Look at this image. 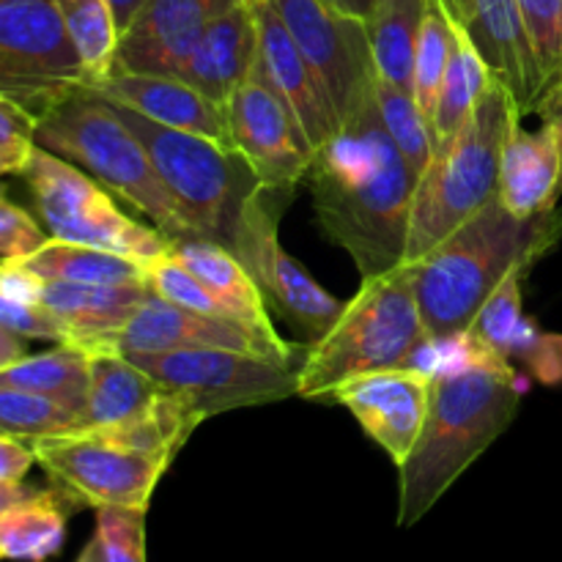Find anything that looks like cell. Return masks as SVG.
I'll list each match as a JSON object with an SVG mask.
<instances>
[{
	"label": "cell",
	"mask_w": 562,
	"mask_h": 562,
	"mask_svg": "<svg viewBox=\"0 0 562 562\" xmlns=\"http://www.w3.org/2000/svg\"><path fill=\"white\" fill-rule=\"evenodd\" d=\"M108 562H146V510L97 508V532Z\"/></svg>",
	"instance_id": "cell-38"
},
{
	"label": "cell",
	"mask_w": 562,
	"mask_h": 562,
	"mask_svg": "<svg viewBox=\"0 0 562 562\" xmlns=\"http://www.w3.org/2000/svg\"><path fill=\"white\" fill-rule=\"evenodd\" d=\"M148 291H151L148 283L102 285L42 280L36 302L64 324L69 333L66 344L97 355V351H110L119 329L130 322Z\"/></svg>",
	"instance_id": "cell-21"
},
{
	"label": "cell",
	"mask_w": 562,
	"mask_h": 562,
	"mask_svg": "<svg viewBox=\"0 0 562 562\" xmlns=\"http://www.w3.org/2000/svg\"><path fill=\"white\" fill-rule=\"evenodd\" d=\"M69 508H77L58 488L33 492L0 516V560L47 562L64 549Z\"/></svg>",
	"instance_id": "cell-28"
},
{
	"label": "cell",
	"mask_w": 562,
	"mask_h": 562,
	"mask_svg": "<svg viewBox=\"0 0 562 562\" xmlns=\"http://www.w3.org/2000/svg\"><path fill=\"white\" fill-rule=\"evenodd\" d=\"M36 113L0 91V148L5 151H33L36 146Z\"/></svg>",
	"instance_id": "cell-41"
},
{
	"label": "cell",
	"mask_w": 562,
	"mask_h": 562,
	"mask_svg": "<svg viewBox=\"0 0 562 562\" xmlns=\"http://www.w3.org/2000/svg\"><path fill=\"white\" fill-rule=\"evenodd\" d=\"M519 11L547 91L562 80V0H519Z\"/></svg>",
	"instance_id": "cell-37"
},
{
	"label": "cell",
	"mask_w": 562,
	"mask_h": 562,
	"mask_svg": "<svg viewBox=\"0 0 562 562\" xmlns=\"http://www.w3.org/2000/svg\"><path fill=\"white\" fill-rule=\"evenodd\" d=\"M110 102V99H108ZM113 104L146 148L154 170L201 239L228 247L241 209L261 181L236 148L195 132L162 126L124 104Z\"/></svg>",
	"instance_id": "cell-7"
},
{
	"label": "cell",
	"mask_w": 562,
	"mask_h": 562,
	"mask_svg": "<svg viewBox=\"0 0 562 562\" xmlns=\"http://www.w3.org/2000/svg\"><path fill=\"white\" fill-rule=\"evenodd\" d=\"M530 269L519 267L492 291L486 305L477 311L470 333L483 346L508 360L519 362L536 382L562 384V335L543 333L525 311H521V283Z\"/></svg>",
	"instance_id": "cell-19"
},
{
	"label": "cell",
	"mask_w": 562,
	"mask_h": 562,
	"mask_svg": "<svg viewBox=\"0 0 562 562\" xmlns=\"http://www.w3.org/2000/svg\"><path fill=\"white\" fill-rule=\"evenodd\" d=\"M431 398V376L417 368L362 373L346 379L333 393V401L355 415L366 437H371L395 467L406 461L420 439Z\"/></svg>",
	"instance_id": "cell-16"
},
{
	"label": "cell",
	"mask_w": 562,
	"mask_h": 562,
	"mask_svg": "<svg viewBox=\"0 0 562 562\" xmlns=\"http://www.w3.org/2000/svg\"><path fill=\"white\" fill-rule=\"evenodd\" d=\"M521 115L510 88L492 77L464 126L434 148L431 162L417 179L404 263L434 250L497 195L505 143Z\"/></svg>",
	"instance_id": "cell-4"
},
{
	"label": "cell",
	"mask_w": 562,
	"mask_h": 562,
	"mask_svg": "<svg viewBox=\"0 0 562 562\" xmlns=\"http://www.w3.org/2000/svg\"><path fill=\"white\" fill-rule=\"evenodd\" d=\"M22 357H27L25 338L20 333H14V329L5 327V324H0V371L20 362Z\"/></svg>",
	"instance_id": "cell-44"
},
{
	"label": "cell",
	"mask_w": 562,
	"mask_h": 562,
	"mask_svg": "<svg viewBox=\"0 0 562 562\" xmlns=\"http://www.w3.org/2000/svg\"><path fill=\"white\" fill-rule=\"evenodd\" d=\"M20 176L53 239L121 252L137 261H151L168 252L170 239L162 231L126 217L110 198L108 187L58 154L36 146Z\"/></svg>",
	"instance_id": "cell-8"
},
{
	"label": "cell",
	"mask_w": 562,
	"mask_h": 562,
	"mask_svg": "<svg viewBox=\"0 0 562 562\" xmlns=\"http://www.w3.org/2000/svg\"><path fill=\"white\" fill-rule=\"evenodd\" d=\"M179 349H231L269 357L278 362H291V355H294V349L283 338H267L234 318H214L187 311V307L162 300L154 291H148L140 307L132 313L130 322L119 329L110 344V351H119V355H151V351Z\"/></svg>",
	"instance_id": "cell-15"
},
{
	"label": "cell",
	"mask_w": 562,
	"mask_h": 562,
	"mask_svg": "<svg viewBox=\"0 0 562 562\" xmlns=\"http://www.w3.org/2000/svg\"><path fill=\"white\" fill-rule=\"evenodd\" d=\"M75 562H108V560H104L102 543H99V538H97V536H93L91 541H88L86 547H82L80 558H77Z\"/></svg>",
	"instance_id": "cell-49"
},
{
	"label": "cell",
	"mask_w": 562,
	"mask_h": 562,
	"mask_svg": "<svg viewBox=\"0 0 562 562\" xmlns=\"http://www.w3.org/2000/svg\"><path fill=\"white\" fill-rule=\"evenodd\" d=\"M464 27L494 77L510 88L521 113H532L543 93V77L521 22L519 0H472V16Z\"/></svg>",
	"instance_id": "cell-22"
},
{
	"label": "cell",
	"mask_w": 562,
	"mask_h": 562,
	"mask_svg": "<svg viewBox=\"0 0 562 562\" xmlns=\"http://www.w3.org/2000/svg\"><path fill=\"white\" fill-rule=\"evenodd\" d=\"M33 464H36V453L31 442L0 434V481L22 483Z\"/></svg>",
	"instance_id": "cell-42"
},
{
	"label": "cell",
	"mask_w": 562,
	"mask_h": 562,
	"mask_svg": "<svg viewBox=\"0 0 562 562\" xmlns=\"http://www.w3.org/2000/svg\"><path fill=\"white\" fill-rule=\"evenodd\" d=\"M256 22V60L252 75L267 82L300 119L313 148H322L340 132L338 119L324 97L318 77L291 38L289 27L278 16L269 0H256L250 5Z\"/></svg>",
	"instance_id": "cell-18"
},
{
	"label": "cell",
	"mask_w": 562,
	"mask_h": 562,
	"mask_svg": "<svg viewBox=\"0 0 562 562\" xmlns=\"http://www.w3.org/2000/svg\"><path fill=\"white\" fill-rule=\"evenodd\" d=\"M423 14H426V0H376L366 22L379 80L412 91Z\"/></svg>",
	"instance_id": "cell-31"
},
{
	"label": "cell",
	"mask_w": 562,
	"mask_h": 562,
	"mask_svg": "<svg viewBox=\"0 0 562 562\" xmlns=\"http://www.w3.org/2000/svg\"><path fill=\"white\" fill-rule=\"evenodd\" d=\"M88 357H91V382L77 428H113L135 420L162 390L157 379L148 376L119 351H97Z\"/></svg>",
	"instance_id": "cell-26"
},
{
	"label": "cell",
	"mask_w": 562,
	"mask_h": 562,
	"mask_svg": "<svg viewBox=\"0 0 562 562\" xmlns=\"http://www.w3.org/2000/svg\"><path fill=\"white\" fill-rule=\"evenodd\" d=\"M417 179L384 130L376 93L316 151L307 181L318 223L362 280L404 263Z\"/></svg>",
	"instance_id": "cell-1"
},
{
	"label": "cell",
	"mask_w": 562,
	"mask_h": 562,
	"mask_svg": "<svg viewBox=\"0 0 562 562\" xmlns=\"http://www.w3.org/2000/svg\"><path fill=\"white\" fill-rule=\"evenodd\" d=\"M27 157H31V151H5V148H0V179H3V176H20ZM0 201H5L3 187H0Z\"/></svg>",
	"instance_id": "cell-47"
},
{
	"label": "cell",
	"mask_w": 562,
	"mask_h": 562,
	"mask_svg": "<svg viewBox=\"0 0 562 562\" xmlns=\"http://www.w3.org/2000/svg\"><path fill=\"white\" fill-rule=\"evenodd\" d=\"M450 42H453V27H450L448 3L445 0H426V14H423L420 36H417L415 47L412 93H415V102L426 115L428 126H431L434 110H437L445 69H448Z\"/></svg>",
	"instance_id": "cell-33"
},
{
	"label": "cell",
	"mask_w": 562,
	"mask_h": 562,
	"mask_svg": "<svg viewBox=\"0 0 562 562\" xmlns=\"http://www.w3.org/2000/svg\"><path fill=\"white\" fill-rule=\"evenodd\" d=\"M560 192L562 159L558 137L547 124H541L538 132H527L519 121L505 143L497 198L514 217L527 220L558 209Z\"/></svg>",
	"instance_id": "cell-24"
},
{
	"label": "cell",
	"mask_w": 562,
	"mask_h": 562,
	"mask_svg": "<svg viewBox=\"0 0 562 562\" xmlns=\"http://www.w3.org/2000/svg\"><path fill=\"white\" fill-rule=\"evenodd\" d=\"M88 382H91V357L80 346L71 344H58L44 355H27L0 371L3 387L44 395V398L69 406L77 415L86 409Z\"/></svg>",
	"instance_id": "cell-30"
},
{
	"label": "cell",
	"mask_w": 562,
	"mask_h": 562,
	"mask_svg": "<svg viewBox=\"0 0 562 562\" xmlns=\"http://www.w3.org/2000/svg\"><path fill=\"white\" fill-rule=\"evenodd\" d=\"M445 3H448V9H450V14L453 16H459V22H470V16H472V0H445Z\"/></svg>",
	"instance_id": "cell-50"
},
{
	"label": "cell",
	"mask_w": 562,
	"mask_h": 562,
	"mask_svg": "<svg viewBox=\"0 0 562 562\" xmlns=\"http://www.w3.org/2000/svg\"><path fill=\"white\" fill-rule=\"evenodd\" d=\"M33 492H36V488L25 486V483H3V481H0V516H3L5 510L14 508V505H20L22 499L31 497Z\"/></svg>",
	"instance_id": "cell-46"
},
{
	"label": "cell",
	"mask_w": 562,
	"mask_h": 562,
	"mask_svg": "<svg viewBox=\"0 0 562 562\" xmlns=\"http://www.w3.org/2000/svg\"><path fill=\"white\" fill-rule=\"evenodd\" d=\"M36 146L82 168L110 192H119L170 241L198 236L165 190L135 132L108 99L88 86L71 88L38 115Z\"/></svg>",
	"instance_id": "cell-5"
},
{
	"label": "cell",
	"mask_w": 562,
	"mask_h": 562,
	"mask_svg": "<svg viewBox=\"0 0 562 562\" xmlns=\"http://www.w3.org/2000/svg\"><path fill=\"white\" fill-rule=\"evenodd\" d=\"M49 236H44L42 225L22 206L11 201H0V256L22 258L42 247Z\"/></svg>",
	"instance_id": "cell-40"
},
{
	"label": "cell",
	"mask_w": 562,
	"mask_h": 562,
	"mask_svg": "<svg viewBox=\"0 0 562 562\" xmlns=\"http://www.w3.org/2000/svg\"><path fill=\"white\" fill-rule=\"evenodd\" d=\"M0 324L20 333L22 338H38V340H55V344H66L69 333L64 324L42 305L33 302H16L0 294Z\"/></svg>",
	"instance_id": "cell-39"
},
{
	"label": "cell",
	"mask_w": 562,
	"mask_h": 562,
	"mask_svg": "<svg viewBox=\"0 0 562 562\" xmlns=\"http://www.w3.org/2000/svg\"><path fill=\"white\" fill-rule=\"evenodd\" d=\"M53 3L80 53L82 69L88 75L86 86L104 80L113 71L115 47H119V31L108 0H53Z\"/></svg>",
	"instance_id": "cell-32"
},
{
	"label": "cell",
	"mask_w": 562,
	"mask_h": 562,
	"mask_svg": "<svg viewBox=\"0 0 562 562\" xmlns=\"http://www.w3.org/2000/svg\"><path fill=\"white\" fill-rule=\"evenodd\" d=\"M77 426H80V415L69 406L0 384V434L5 437L33 445L36 439L75 431Z\"/></svg>",
	"instance_id": "cell-34"
},
{
	"label": "cell",
	"mask_w": 562,
	"mask_h": 562,
	"mask_svg": "<svg viewBox=\"0 0 562 562\" xmlns=\"http://www.w3.org/2000/svg\"><path fill=\"white\" fill-rule=\"evenodd\" d=\"M376 104L387 135L401 148L412 170L420 176L434 157V135L426 115L417 108L415 93L390 86L376 77Z\"/></svg>",
	"instance_id": "cell-35"
},
{
	"label": "cell",
	"mask_w": 562,
	"mask_h": 562,
	"mask_svg": "<svg viewBox=\"0 0 562 562\" xmlns=\"http://www.w3.org/2000/svg\"><path fill=\"white\" fill-rule=\"evenodd\" d=\"M428 333L406 263L362 280L327 335L311 344L296 371V395L333 398L335 387L362 373L406 368Z\"/></svg>",
	"instance_id": "cell-6"
},
{
	"label": "cell",
	"mask_w": 562,
	"mask_h": 562,
	"mask_svg": "<svg viewBox=\"0 0 562 562\" xmlns=\"http://www.w3.org/2000/svg\"><path fill=\"white\" fill-rule=\"evenodd\" d=\"M124 357L162 387L184 393L203 417L285 401L296 395L300 382L289 362L231 349H179Z\"/></svg>",
	"instance_id": "cell-11"
},
{
	"label": "cell",
	"mask_w": 562,
	"mask_h": 562,
	"mask_svg": "<svg viewBox=\"0 0 562 562\" xmlns=\"http://www.w3.org/2000/svg\"><path fill=\"white\" fill-rule=\"evenodd\" d=\"M228 3L231 5H252V3H256V0H228Z\"/></svg>",
	"instance_id": "cell-51"
},
{
	"label": "cell",
	"mask_w": 562,
	"mask_h": 562,
	"mask_svg": "<svg viewBox=\"0 0 562 562\" xmlns=\"http://www.w3.org/2000/svg\"><path fill=\"white\" fill-rule=\"evenodd\" d=\"M88 82L53 0H0V91L38 115Z\"/></svg>",
	"instance_id": "cell-10"
},
{
	"label": "cell",
	"mask_w": 562,
	"mask_h": 562,
	"mask_svg": "<svg viewBox=\"0 0 562 562\" xmlns=\"http://www.w3.org/2000/svg\"><path fill=\"white\" fill-rule=\"evenodd\" d=\"M25 272L42 280H66V283H102V285H135L146 283V261L121 256V252L99 250V247L75 245V241L53 239L22 258H5Z\"/></svg>",
	"instance_id": "cell-27"
},
{
	"label": "cell",
	"mask_w": 562,
	"mask_h": 562,
	"mask_svg": "<svg viewBox=\"0 0 562 562\" xmlns=\"http://www.w3.org/2000/svg\"><path fill=\"white\" fill-rule=\"evenodd\" d=\"M88 88L97 91L99 97L110 99V102L124 104V108L157 121V124L195 132V135L212 137V140L234 148L225 108L214 104L212 99H206L179 77L115 71V75H108Z\"/></svg>",
	"instance_id": "cell-20"
},
{
	"label": "cell",
	"mask_w": 562,
	"mask_h": 562,
	"mask_svg": "<svg viewBox=\"0 0 562 562\" xmlns=\"http://www.w3.org/2000/svg\"><path fill=\"white\" fill-rule=\"evenodd\" d=\"M329 5H335V9L346 11V14L351 16H360V20H368L373 11V5H376V0H327Z\"/></svg>",
	"instance_id": "cell-48"
},
{
	"label": "cell",
	"mask_w": 562,
	"mask_h": 562,
	"mask_svg": "<svg viewBox=\"0 0 562 562\" xmlns=\"http://www.w3.org/2000/svg\"><path fill=\"white\" fill-rule=\"evenodd\" d=\"M450 27H453L450 60L448 69H445L437 110H434L431 119L434 148L448 143L450 137L464 126V121L470 119V113L475 110V104L481 102V97L486 93L488 82H492L494 77V71L488 69L483 55L477 53L475 42H472L464 22H459V16L450 14Z\"/></svg>",
	"instance_id": "cell-29"
},
{
	"label": "cell",
	"mask_w": 562,
	"mask_h": 562,
	"mask_svg": "<svg viewBox=\"0 0 562 562\" xmlns=\"http://www.w3.org/2000/svg\"><path fill=\"white\" fill-rule=\"evenodd\" d=\"M256 60V22L250 5H231L203 27L181 66L179 80L225 108Z\"/></svg>",
	"instance_id": "cell-23"
},
{
	"label": "cell",
	"mask_w": 562,
	"mask_h": 562,
	"mask_svg": "<svg viewBox=\"0 0 562 562\" xmlns=\"http://www.w3.org/2000/svg\"><path fill=\"white\" fill-rule=\"evenodd\" d=\"M228 9V0H148L119 36L110 75L179 77L203 27Z\"/></svg>",
	"instance_id": "cell-17"
},
{
	"label": "cell",
	"mask_w": 562,
	"mask_h": 562,
	"mask_svg": "<svg viewBox=\"0 0 562 562\" xmlns=\"http://www.w3.org/2000/svg\"><path fill=\"white\" fill-rule=\"evenodd\" d=\"M532 113L541 115L543 124L554 132L558 137V148H560V159H562V80L549 86L547 91L541 93V99L536 102Z\"/></svg>",
	"instance_id": "cell-43"
},
{
	"label": "cell",
	"mask_w": 562,
	"mask_h": 562,
	"mask_svg": "<svg viewBox=\"0 0 562 562\" xmlns=\"http://www.w3.org/2000/svg\"><path fill=\"white\" fill-rule=\"evenodd\" d=\"M146 283L151 285L154 294L173 302V305L187 307V311H195V313H203V316H214V318H231L228 311H225L212 294H209L206 285H203L190 269L181 267L170 252H162V256L146 261Z\"/></svg>",
	"instance_id": "cell-36"
},
{
	"label": "cell",
	"mask_w": 562,
	"mask_h": 562,
	"mask_svg": "<svg viewBox=\"0 0 562 562\" xmlns=\"http://www.w3.org/2000/svg\"><path fill=\"white\" fill-rule=\"evenodd\" d=\"M33 453L49 483L77 508L148 510L154 488L173 464L162 456L110 442L86 428L36 439Z\"/></svg>",
	"instance_id": "cell-9"
},
{
	"label": "cell",
	"mask_w": 562,
	"mask_h": 562,
	"mask_svg": "<svg viewBox=\"0 0 562 562\" xmlns=\"http://www.w3.org/2000/svg\"><path fill=\"white\" fill-rule=\"evenodd\" d=\"M562 239L558 209L514 217L497 195L445 241L406 263L431 338L467 333L492 291L514 269H532Z\"/></svg>",
	"instance_id": "cell-3"
},
{
	"label": "cell",
	"mask_w": 562,
	"mask_h": 562,
	"mask_svg": "<svg viewBox=\"0 0 562 562\" xmlns=\"http://www.w3.org/2000/svg\"><path fill=\"white\" fill-rule=\"evenodd\" d=\"M269 192H252L241 209L234 239L228 250L239 258L241 267L250 272L263 300L272 302L285 322L307 340L316 344L327 329L338 322L346 302L324 291L294 258L285 252L278 236V212L269 206Z\"/></svg>",
	"instance_id": "cell-13"
},
{
	"label": "cell",
	"mask_w": 562,
	"mask_h": 562,
	"mask_svg": "<svg viewBox=\"0 0 562 562\" xmlns=\"http://www.w3.org/2000/svg\"><path fill=\"white\" fill-rule=\"evenodd\" d=\"M168 252L206 285L209 294L228 311L231 318L247 324L267 338H280L267 313V300H263L261 289L228 247L195 236V239L170 241Z\"/></svg>",
	"instance_id": "cell-25"
},
{
	"label": "cell",
	"mask_w": 562,
	"mask_h": 562,
	"mask_svg": "<svg viewBox=\"0 0 562 562\" xmlns=\"http://www.w3.org/2000/svg\"><path fill=\"white\" fill-rule=\"evenodd\" d=\"M300 53L318 77L340 130L376 93L368 22L335 9L327 0H269Z\"/></svg>",
	"instance_id": "cell-12"
},
{
	"label": "cell",
	"mask_w": 562,
	"mask_h": 562,
	"mask_svg": "<svg viewBox=\"0 0 562 562\" xmlns=\"http://www.w3.org/2000/svg\"><path fill=\"white\" fill-rule=\"evenodd\" d=\"M521 395L525 384L516 368L492 349L470 366L431 376L426 426L398 467V527H415L508 431Z\"/></svg>",
	"instance_id": "cell-2"
},
{
	"label": "cell",
	"mask_w": 562,
	"mask_h": 562,
	"mask_svg": "<svg viewBox=\"0 0 562 562\" xmlns=\"http://www.w3.org/2000/svg\"><path fill=\"white\" fill-rule=\"evenodd\" d=\"M231 143L267 192H291L307 179L316 148L294 110L256 75L245 77L225 104Z\"/></svg>",
	"instance_id": "cell-14"
},
{
	"label": "cell",
	"mask_w": 562,
	"mask_h": 562,
	"mask_svg": "<svg viewBox=\"0 0 562 562\" xmlns=\"http://www.w3.org/2000/svg\"><path fill=\"white\" fill-rule=\"evenodd\" d=\"M108 3H110V11H113L115 31H119L121 36V33L132 25V20L146 9L148 0H108Z\"/></svg>",
	"instance_id": "cell-45"
}]
</instances>
